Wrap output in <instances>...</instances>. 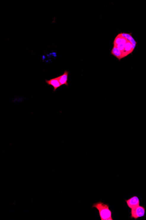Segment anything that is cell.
<instances>
[{
	"mask_svg": "<svg viewBox=\"0 0 146 220\" xmlns=\"http://www.w3.org/2000/svg\"><path fill=\"white\" fill-rule=\"evenodd\" d=\"M92 207L96 208L99 210L101 220H113L112 218V212L110 209L109 204H105L101 201H99L93 204Z\"/></svg>",
	"mask_w": 146,
	"mask_h": 220,
	"instance_id": "cell-1",
	"label": "cell"
},
{
	"mask_svg": "<svg viewBox=\"0 0 146 220\" xmlns=\"http://www.w3.org/2000/svg\"><path fill=\"white\" fill-rule=\"evenodd\" d=\"M127 40L126 38H124L122 36L121 33L118 34L116 38L115 39L113 42L114 46L118 45V44H126Z\"/></svg>",
	"mask_w": 146,
	"mask_h": 220,
	"instance_id": "cell-7",
	"label": "cell"
},
{
	"mask_svg": "<svg viewBox=\"0 0 146 220\" xmlns=\"http://www.w3.org/2000/svg\"><path fill=\"white\" fill-rule=\"evenodd\" d=\"M125 44H118V45H115V46L121 52H123L124 51V49Z\"/></svg>",
	"mask_w": 146,
	"mask_h": 220,
	"instance_id": "cell-10",
	"label": "cell"
},
{
	"mask_svg": "<svg viewBox=\"0 0 146 220\" xmlns=\"http://www.w3.org/2000/svg\"><path fill=\"white\" fill-rule=\"evenodd\" d=\"M121 34L122 36H123L124 38H126L127 40L130 41V42L132 44H133V48H134V49H135L137 43V42L135 41L134 38L132 37V33H121Z\"/></svg>",
	"mask_w": 146,
	"mask_h": 220,
	"instance_id": "cell-8",
	"label": "cell"
},
{
	"mask_svg": "<svg viewBox=\"0 0 146 220\" xmlns=\"http://www.w3.org/2000/svg\"><path fill=\"white\" fill-rule=\"evenodd\" d=\"M68 74H69V72L67 70H65L64 73L61 75V76L58 77V80L60 82L61 85H65L66 86H68V83L67 82L68 81Z\"/></svg>",
	"mask_w": 146,
	"mask_h": 220,
	"instance_id": "cell-6",
	"label": "cell"
},
{
	"mask_svg": "<svg viewBox=\"0 0 146 220\" xmlns=\"http://www.w3.org/2000/svg\"><path fill=\"white\" fill-rule=\"evenodd\" d=\"M134 50V49L133 48L132 44L129 41H127L125 45L124 51L122 52V58L126 57L127 55L132 53Z\"/></svg>",
	"mask_w": 146,
	"mask_h": 220,
	"instance_id": "cell-4",
	"label": "cell"
},
{
	"mask_svg": "<svg viewBox=\"0 0 146 220\" xmlns=\"http://www.w3.org/2000/svg\"><path fill=\"white\" fill-rule=\"evenodd\" d=\"M46 83L48 85L50 86H52L53 87V92H55L56 90L60 88L61 86V83H60V82L58 80V77L57 78H54L48 80H45Z\"/></svg>",
	"mask_w": 146,
	"mask_h": 220,
	"instance_id": "cell-5",
	"label": "cell"
},
{
	"mask_svg": "<svg viewBox=\"0 0 146 220\" xmlns=\"http://www.w3.org/2000/svg\"><path fill=\"white\" fill-rule=\"evenodd\" d=\"M131 210L130 218L131 219L137 220L139 218L145 217V215L146 209L144 206L139 205Z\"/></svg>",
	"mask_w": 146,
	"mask_h": 220,
	"instance_id": "cell-2",
	"label": "cell"
},
{
	"mask_svg": "<svg viewBox=\"0 0 146 220\" xmlns=\"http://www.w3.org/2000/svg\"><path fill=\"white\" fill-rule=\"evenodd\" d=\"M125 202L128 207L131 209L140 205V200L138 197L136 196H134L128 199H126Z\"/></svg>",
	"mask_w": 146,
	"mask_h": 220,
	"instance_id": "cell-3",
	"label": "cell"
},
{
	"mask_svg": "<svg viewBox=\"0 0 146 220\" xmlns=\"http://www.w3.org/2000/svg\"><path fill=\"white\" fill-rule=\"evenodd\" d=\"M111 54L119 60L122 59V52L119 50L115 46H114L111 51Z\"/></svg>",
	"mask_w": 146,
	"mask_h": 220,
	"instance_id": "cell-9",
	"label": "cell"
}]
</instances>
